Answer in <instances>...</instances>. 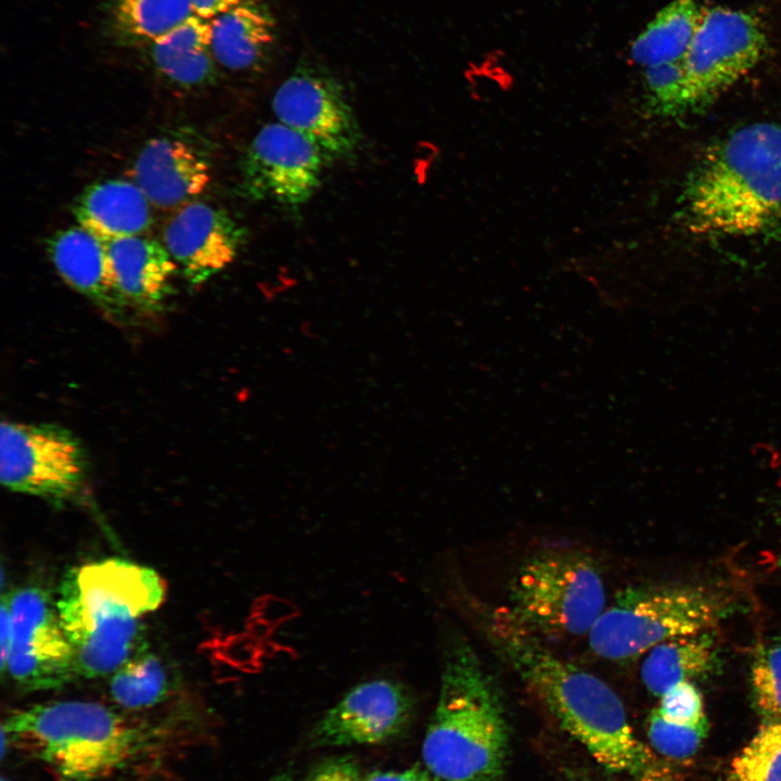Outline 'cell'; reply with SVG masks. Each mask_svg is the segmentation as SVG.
Instances as JSON below:
<instances>
[{"instance_id": "obj_1", "label": "cell", "mask_w": 781, "mask_h": 781, "mask_svg": "<svg viewBox=\"0 0 781 781\" xmlns=\"http://www.w3.org/2000/svg\"><path fill=\"white\" fill-rule=\"evenodd\" d=\"M486 632L500 657L600 766L631 776L651 770L653 757L609 684L555 655L510 610L488 615Z\"/></svg>"}, {"instance_id": "obj_2", "label": "cell", "mask_w": 781, "mask_h": 781, "mask_svg": "<svg viewBox=\"0 0 781 781\" xmlns=\"http://www.w3.org/2000/svg\"><path fill=\"white\" fill-rule=\"evenodd\" d=\"M166 586L153 569L120 559L72 568L56 610L78 676L116 671L142 650L140 619L164 601Z\"/></svg>"}, {"instance_id": "obj_3", "label": "cell", "mask_w": 781, "mask_h": 781, "mask_svg": "<svg viewBox=\"0 0 781 781\" xmlns=\"http://www.w3.org/2000/svg\"><path fill=\"white\" fill-rule=\"evenodd\" d=\"M686 216L694 233L747 235L781 217V126H744L715 145L692 175Z\"/></svg>"}, {"instance_id": "obj_4", "label": "cell", "mask_w": 781, "mask_h": 781, "mask_svg": "<svg viewBox=\"0 0 781 781\" xmlns=\"http://www.w3.org/2000/svg\"><path fill=\"white\" fill-rule=\"evenodd\" d=\"M508 742L497 687L474 650L454 643L422 744L425 769L440 781H501Z\"/></svg>"}, {"instance_id": "obj_5", "label": "cell", "mask_w": 781, "mask_h": 781, "mask_svg": "<svg viewBox=\"0 0 781 781\" xmlns=\"http://www.w3.org/2000/svg\"><path fill=\"white\" fill-rule=\"evenodd\" d=\"M7 746L42 761L60 781H92L128 766L149 744L150 729L94 702L61 701L11 713Z\"/></svg>"}, {"instance_id": "obj_6", "label": "cell", "mask_w": 781, "mask_h": 781, "mask_svg": "<svg viewBox=\"0 0 781 781\" xmlns=\"http://www.w3.org/2000/svg\"><path fill=\"white\" fill-rule=\"evenodd\" d=\"M733 610L725 592L703 585H641L620 591L589 632L594 654L627 661L671 638L710 631Z\"/></svg>"}, {"instance_id": "obj_7", "label": "cell", "mask_w": 781, "mask_h": 781, "mask_svg": "<svg viewBox=\"0 0 781 781\" xmlns=\"http://www.w3.org/2000/svg\"><path fill=\"white\" fill-rule=\"evenodd\" d=\"M510 612L535 633H589L605 610L594 562L580 553L546 551L528 559L510 588Z\"/></svg>"}, {"instance_id": "obj_8", "label": "cell", "mask_w": 781, "mask_h": 781, "mask_svg": "<svg viewBox=\"0 0 781 781\" xmlns=\"http://www.w3.org/2000/svg\"><path fill=\"white\" fill-rule=\"evenodd\" d=\"M86 477V451L71 430L44 422L1 423L0 479L9 490L62 505L78 499Z\"/></svg>"}, {"instance_id": "obj_9", "label": "cell", "mask_w": 781, "mask_h": 781, "mask_svg": "<svg viewBox=\"0 0 781 781\" xmlns=\"http://www.w3.org/2000/svg\"><path fill=\"white\" fill-rule=\"evenodd\" d=\"M766 44L764 26L753 14L721 7L703 10L683 60L687 111L708 104L751 71Z\"/></svg>"}, {"instance_id": "obj_10", "label": "cell", "mask_w": 781, "mask_h": 781, "mask_svg": "<svg viewBox=\"0 0 781 781\" xmlns=\"http://www.w3.org/2000/svg\"><path fill=\"white\" fill-rule=\"evenodd\" d=\"M271 106L278 121L311 141L325 162L355 155L360 128L343 86L327 71L296 67L276 90Z\"/></svg>"}, {"instance_id": "obj_11", "label": "cell", "mask_w": 781, "mask_h": 781, "mask_svg": "<svg viewBox=\"0 0 781 781\" xmlns=\"http://www.w3.org/2000/svg\"><path fill=\"white\" fill-rule=\"evenodd\" d=\"M324 158L299 132L277 121L261 127L239 164V192L286 207L307 203L321 182Z\"/></svg>"}, {"instance_id": "obj_12", "label": "cell", "mask_w": 781, "mask_h": 781, "mask_svg": "<svg viewBox=\"0 0 781 781\" xmlns=\"http://www.w3.org/2000/svg\"><path fill=\"white\" fill-rule=\"evenodd\" d=\"M12 642L7 669L26 690L56 689L78 676L72 644L49 596L27 587L8 596Z\"/></svg>"}, {"instance_id": "obj_13", "label": "cell", "mask_w": 781, "mask_h": 781, "mask_svg": "<svg viewBox=\"0 0 781 781\" xmlns=\"http://www.w3.org/2000/svg\"><path fill=\"white\" fill-rule=\"evenodd\" d=\"M415 701L398 681L376 678L353 687L311 728L310 745H377L401 737L414 715Z\"/></svg>"}, {"instance_id": "obj_14", "label": "cell", "mask_w": 781, "mask_h": 781, "mask_svg": "<svg viewBox=\"0 0 781 781\" xmlns=\"http://www.w3.org/2000/svg\"><path fill=\"white\" fill-rule=\"evenodd\" d=\"M245 236L227 210L195 200L174 210L162 232L164 246L192 286L228 267Z\"/></svg>"}, {"instance_id": "obj_15", "label": "cell", "mask_w": 781, "mask_h": 781, "mask_svg": "<svg viewBox=\"0 0 781 781\" xmlns=\"http://www.w3.org/2000/svg\"><path fill=\"white\" fill-rule=\"evenodd\" d=\"M130 176L153 207L176 210L206 189L210 165L206 153L193 140L166 133L142 146Z\"/></svg>"}, {"instance_id": "obj_16", "label": "cell", "mask_w": 781, "mask_h": 781, "mask_svg": "<svg viewBox=\"0 0 781 781\" xmlns=\"http://www.w3.org/2000/svg\"><path fill=\"white\" fill-rule=\"evenodd\" d=\"M48 255L62 279L113 321L123 322L130 307L119 291L106 244L77 226L47 241Z\"/></svg>"}, {"instance_id": "obj_17", "label": "cell", "mask_w": 781, "mask_h": 781, "mask_svg": "<svg viewBox=\"0 0 781 781\" xmlns=\"http://www.w3.org/2000/svg\"><path fill=\"white\" fill-rule=\"evenodd\" d=\"M105 244L119 291L129 307L146 315L162 311L178 269L164 244L146 234Z\"/></svg>"}, {"instance_id": "obj_18", "label": "cell", "mask_w": 781, "mask_h": 781, "mask_svg": "<svg viewBox=\"0 0 781 781\" xmlns=\"http://www.w3.org/2000/svg\"><path fill=\"white\" fill-rule=\"evenodd\" d=\"M151 207L132 180L108 179L86 187L72 213L79 227L106 243L146 234L153 222Z\"/></svg>"}, {"instance_id": "obj_19", "label": "cell", "mask_w": 781, "mask_h": 781, "mask_svg": "<svg viewBox=\"0 0 781 781\" xmlns=\"http://www.w3.org/2000/svg\"><path fill=\"white\" fill-rule=\"evenodd\" d=\"M210 49L216 63L232 72L259 68L276 40V22L260 0H243L210 20Z\"/></svg>"}, {"instance_id": "obj_20", "label": "cell", "mask_w": 781, "mask_h": 781, "mask_svg": "<svg viewBox=\"0 0 781 781\" xmlns=\"http://www.w3.org/2000/svg\"><path fill=\"white\" fill-rule=\"evenodd\" d=\"M210 21L195 14L151 42L150 59L159 75L187 90L216 82L217 63L210 49Z\"/></svg>"}, {"instance_id": "obj_21", "label": "cell", "mask_w": 781, "mask_h": 781, "mask_svg": "<svg viewBox=\"0 0 781 781\" xmlns=\"http://www.w3.org/2000/svg\"><path fill=\"white\" fill-rule=\"evenodd\" d=\"M709 633L680 636L653 646L641 666V678L649 692L661 697L675 686L710 671L716 649Z\"/></svg>"}, {"instance_id": "obj_22", "label": "cell", "mask_w": 781, "mask_h": 781, "mask_svg": "<svg viewBox=\"0 0 781 781\" xmlns=\"http://www.w3.org/2000/svg\"><path fill=\"white\" fill-rule=\"evenodd\" d=\"M703 9L695 0H674L633 40L632 61L643 68L683 61L695 36Z\"/></svg>"}, {"instance_id": "obj_23", "label": "cell", "mask_w": 781, "mask_h": 781, "mask_svg": "<svg viewBox=\"0 0 781 781\" xmlns=\"http://www.w3.org/2000/svg\"><path fill=\"white\" fill-rule=\"evenodd\" d=\"M193 14L192 0H113L111 21L123 43L146 47Z\"/></svg>"}, {"instance_id": "obj_24", "label": "cell", "mask_w": 781, "mask_h": 781, "mask_svg": "<svg viewBox=\"0 0 781 781\" xmlns=\"http://www.w3.org/2000/svg\"><path fill=\"white\" fill-rule=\"evenodd\" d=\"M172 687L158 657L145 651L138 652L124 663L110 682L113 700L128 709H142L163 702Z\"/></svg>"}, {"instance_id": "obj_25", "label": "cell", "mask_w": 781, "mask_h": 781, "mask_svg": "<svg viewBox=\"0 0 781 781\" xmlns=\"http://www.w3.org/2000/svg\"><path fill=\"white\" fill-rule=\"evenodd\" d=\"M732 781H781V719L768 720L732 761Z\"/></svg>"}, {"instance_id": "obj_26", "label": "cell", "mask_w": 781, "mask_h": 781, "mask_svg": "<svg viewBox=\"0 0 781 781\" xmlns=\"http://www.w3.org/2000/svg\"><path fill=\"white\" fill-rule=\"evenodd\" d=\"M755 703L768 720L781 719V640L760 646L751 666Z\"/></svg>"}, {"instance_id": "obj_27", "label": "cell", "mask_w": 781, "mask_h": 781, "mask_svg": "<svg viewBox=\"0 0 781 781\" xmlns=\"http://www.w3.org/2000/svg\"><path fill=\"white\" fill-rule=\"evenodd\" d=\"M708 731L707 719L694 725H680L665 719L657 709L648 722L651 745L662 755L682 759L693 755L701 746Z\"/></svg>"}, {"instance_id": "obj_28", "label": "cell", "mask_w": 781, "mask_h": 781, "mask_svg": "<svg viewBox=\"0 0 781 781\" xmlns=\"http://www.w3.org/2000/svg\"><path fill=\"white\" fill-rule=\"evenodd\" d=\"M644 81L651 105L664 115H678L686 108L683 61L644 68Z\"/></svg>"}, {"instance_id": "obj_29", "label": "cell", "mask_w": 781, "mask_h": 781, "mask_svg": "<svg viewBox=\"0 0 781 781\" xmlns=\"http://www.w3.org/2000/svg\"><path fill=\"white\" fill-rule=\"evenodd\" d=\"M658 713L668 721L694 725L706 718L702 694L691 682H681L660 697Z\"/></svg>"}, {"instance_id": "obj_30", "label": "cell", "mask_w": 781, "mask_h": 781, "mask_svg": "<svg viewBox=\"0 0 781 781\" xmlns=\"http://www.w3.org/2000/svg\"><path fill=\"white\" fill-rule=\"evenodd\" d=\"M355 757L349 755L325 758L313 766L306 781H362Z\"/></svg>"}, {"instance_id": "obj_31", "label": "cell", "mask_w": 781, "mask_h": 781, "mask_svg": "<svg viewBox=\"0 0 781 781\" xmlns=\"http://www.w3.org/2000/svg\"><path fill=\"white\" fill-rule=\"evenodd\" d=\"M362 781H433L431 773L419 765L404 770L373 771Z\"/></svg>"}, {"instance_id": "obj_32", "label": "cell", "mask_w": 781, "mask_h": 781, "mask_svg": "<svg viewBox=\"0 0 781 781\" xmlns=\"http://www.w3.org/2000/svg\"><path fill=\"white\" fill-rule=\"evenodd\" d=\"M0 610V668L1 673L3 674L7 669V662L13 635L12 618L8 596L2 597Z\"/></svg>"}, {"instance_id": "obj_33", "label": "cell", "mask_w": 781, "mask_h": 781, "mask_svg": "<svg viewBox=\"0 0 781 781\" xmlns=\"http://www.w3.org/2000/svg\"><path fill=\"white\" fill-rule=\"evenodd\" d=\"M242 1L243 0H192V3L195 15L210 21Z\"/></svg>"}, {"instance_id": "obj_34", "label": "cell", "mask_w": 781, "mask_h": 781, "mask_svg": "<svg viewBox=\"0 0 781 781\" xmlns=\"http://www.w3.org/2000/svg\"><path fill=\"white\" fill-rule=\"evenodd\" d=\"M568 779L569 781H596L594 779L579 772H571Z\"/></svg>"}, {"instance_id": "obj_35", "label": "cell", "mask_w": 781, "mask_h": 781, "mask_svg": "<svg viewBox=\"0 0 781 781\" xmlns=\"http://www.w3.org/2000/svg\"><path fill=\"white\" fill-rule=\"evenodd\" d=\"M268 781H295V779L289 773L277 774Z\"/></svg>"}, {"instance_id": "obj_36", "label": "cell", "mask_w": 781, "mask_h": 781, "mask_svg": "<svg viewBox=\"0 0 781 781\" xmlns=\"http://www.w3.org/2000/svg\"><path fill=\"white\" fill-rule=\"evenodd\" d=\"M1 781H11L10 779L2 778Z\"/></svg>"}]
</instances>
